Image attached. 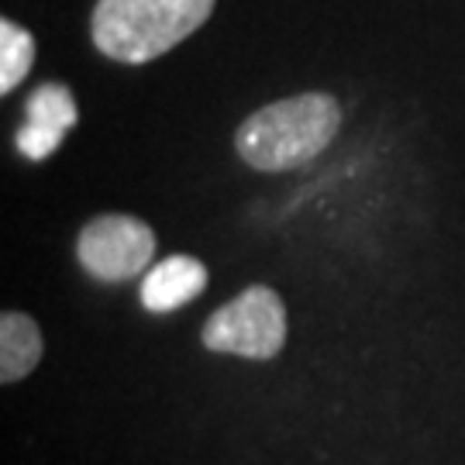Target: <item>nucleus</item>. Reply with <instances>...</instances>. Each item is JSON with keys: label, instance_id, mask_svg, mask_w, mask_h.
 Instances as JSON below:
<instances>
[{"label": "nucleus", "instance_id": "1", "mask_svg": "<svg viewBox=\"0 0 465 465\" xmlns=\"http://www.w3.org/2000/svg\"><path fill=\"white\" fill-rule=\"evenodd\" d=\"M341 128V107L328 94H300L242 121L234 149L252 169L286 173L317 159Z\"/></svg>", "mask_w": 465, "mask_h": 465}, {"label": "nucleus", "instance_id": "2", "mask_svg": "<svg viewBox=\"0 0 465 465\" xmlns=\"http://www.w3.org/2000/svg\"><path fill=\"white\" fill-rule=\"evenodd\" d=\"M211 11L214 0H97L90 32L107 59L142 66L190 38Z\"/></svg>", "mask_w": 465, "mask_h": 465}, {"label": "nucleus", "instance_id": "3", "mask_svg": "<svg viewBox=\"0 0 465 465\" xmlns=\"http://www.w3.org/2000/svg\"><path fill=\"white\" fill-rule=\"evenodd\" d=\"M200 341L211 351L259 359V362L280 355L286 341V307L280 293L269 286H249L245 293H238L207 317Z\"/></svg>", "mask_w": 465, "mask_h": 465}, {"label": "nucleus", "instance_id": "4", "mask_svg": "<svg viewBox=\"0 0 465 465\" xmlns=\"http://www.w3.org/2000/svg\"><path fill=\"white\" fill-rule=\"evenodd\" d=\"M155 255V232L132 214L94 217L76 238L80 266L100 282H124L145 272Z\"/></svg>", "mask_w": 465, "mask_h": 465}, {"label": "nucleus", "instance_id": "5", "mask_svg": "<svg viewBox=\"0 0 465 465\" xmlns=\"http://www.w3.org/2000/svg\"><path fill=\"white\" fill-rule=\"evenodd\" d=\"M207 290V266L193 255H169L142 280V303L152 314H169Z\"/></svg>", "mask_w": 465, "mask_h": 465}, {"label": "nucleus", "instance_id": "6", "mask_svg": "<svg viewBox=\"0 0 465 465\" xmlns=\"http://www.w3.org/2000/svg\"><path fill=\"white\" fill-rule=\"evenodd\" d=\"M42 331L28 314L7 311L0 317V382L25 380L42 362Z\"/></svg>", "mask_w": 465, "mask_h": 465}, {"label": "nucleus", "instance_id": "7", "mask_svg": "<svg viewBox=\"0 0 465 465\" xmlns=\"http://www.w3.org/2000/svg\"><path fill=\"white\" fill-rule=\"evenodd\" d=\"M35 63V38L15 21H0V94H11Z\"/></svg>", "mask_w": 465, "mask_h": 465}, {"label": "nucleus", "instance_id": "8", "mask_svg": "<svg viewBox=\"0 0 465 465\" xmlns=\"http://www.w3.org/2000/svg\"><path fill=\"white\" fill-rule=\"evenodd\" d=\"M28 124L49 128V132L63 134L76 124V100L63 84H45L38 86L28 100Z\"/></svg>", "mask_w": 465, "mask_h": 465}, {"label": "nucleus", "instance_id": "9", "mask_svg": "<svg viewBox=\"0 0 465 465\" xmlns=\"http://www.w3.org/2000/svg\"><path fill=\"white\" fill-rule=\"evenodd\" d=\"M59 145H63V134L49 132V128H38V124H28V121H25V128L17 132V152H21L25 159H32V163L49 159Z\"/></svg>", "mask_w": 465, "mask_h": 465}]
</instances>
